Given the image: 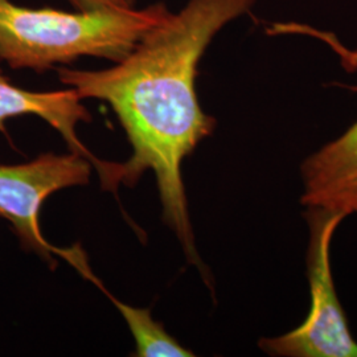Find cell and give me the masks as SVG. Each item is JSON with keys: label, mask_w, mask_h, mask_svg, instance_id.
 Returning a JSON list of instances; mask_svg holds the SVG:
<instances>
[{"label": "cell", "mask_w": 357, "mask_h": 357, "mask_svg": "<svg viewBox=\"0 0 357 357\" xmlns=\"http://www.w3.org/2000/svg\"><path fill=\"white\" fill-rule=\"evenodd\" d=\"M257 0H187L138 41L125 59L101 70L60 68L61 84L84 98L109 103L132 147L121 163L119 184L132 187L155 174L163 218L183 245L187 259L197 255L181 178L183 160L212 135L216 119L199 102L196 78L205 51L217 35Z\"/></svg>", "instance_id": "6da1fadb"}, {"label": "cell", "mask_w": 357, "mask_h": 357, "mask_svg": "<svg viewBox=\"0 0 357 357\" xmlns=\"http://www.w3.org/2000/svg\"><path fill=\"white\" fill-rule=\"evenodd\" d=\"M169 10L165 3L144 8H107L68 13L29 8L0 0V60L13 69L48 70L97 57L125 59Z\"/></svg>", "instance_id": "7a4b0ae2"}, {"label": "cell", "mask_w": 357, "mask_h": 357, "mask_svg": "<svg viewBox=\"0 0 357 357\" xmlns=\"http://www.w3.org/2000/svg\"><path fill=\"white\" fill-rule=\"evenodd\" d=\"M310 243L307 275L311 307L305 321L281 336L262 339L259 347L271 356L357 357V342L351 335L344 310L337 298L331 271V241L344 215L307 208Z\"/></svg>", "instance_id": "3957f363"}, {"label": "cell", "mask_w": 357, "mask_h": 357, "mask_svg": "<svg viewBox=\"0 0 357 357\" xmlns=\"http://www.w3.org/2000/svg\"><path fill=\"white\" fill-rule=\"evenodd\" d=\"M91 162L79 153H43L36 159L6 166L0 165V217L8 220L26 249L54 265L59 255L81 273L88 268L81 249H57L45 240L40 228V209L54 192L85 185L91 175Z\"/></svg>", "instance_id": "277c9868"}, {"label": "cell", "mask_w": 357, "mask_h": 357, "mask_svg": "<svg viewBox=\"0 0 357 357\" xmlns=\"http://www.w3.org/2000/svg\"><path fill=\"white\" fill-rule=\"evenodd\" d=\"M271 32L302 33L327 43L348 65L357 64V51L347 50L328 33L296 23L274 24ZM307 208H319L345 217L357 216V121L335 141L308 156L302 166Z\"/></svg>", "instance_id": "5b68a950"}, {"label": "cell", "mask_w": 357, "mask_h": 357, "mask_svg": "<svg viewBox=\"0 0 357 357\" xmlns=\"http://www.w3.org/2000/svg\"><path fill=\"white\" fill-rule=\"evenodd\" d=\"M72 88L54 91H31L13 84L0 69V132L7 134V122L20 115H36L61 134L70 151L89 159L102 180L105 190L116 192L119 163L103 162L82 144L77 125L90 122L91 115Z\"/></svg>", "instance_id": "8992f818"}, {"label": "cell", "mask_w": 357, "mask_h": 357, "mask_svg": "<svg viewBox=\"0 0 357 357\" xmlns=\"http://www.w3.org/2000/svg\"><path fill=\"white\" fill-rule=\"evenodd\" d=\"M94 282L110 301L114 303L122 317L126 320L131 335L135 340V354L138 357H190L193 356L190 349L184 348L166 331L165 326L153 320L151 311L147 308H137L128 306L126 303L118 301L101 284L93 274L89 278Z\"/></svg>", "instance_id": "52a82bcc"}, {"label": "cell", "mask_w": 357, "mask_h": 357, "mask_svg": "<svg viewBox=\"0 0 357 357\" xmlns=\"http://www.w3.org/2000/svg\"><path fill=\"white\" fill-rule=\"evenodd\" d=\"M75 10H107V8H134L137 0H68Z\"/></svg>", "instance_id": "ba28073f"}]
</instances>
